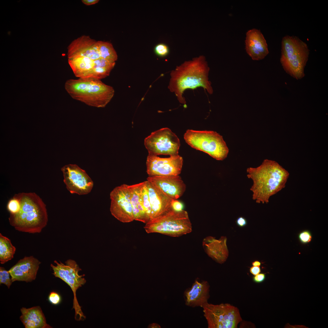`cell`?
I'll list each match as a JSON object with an SVG mask.
<instances>
[{
    "label": "cell",
    "instance_id": "6da1fadb",
    "mask_svg": "<svg viewBox=\"0 0 328 328\" xmlns=\"http://www.w3.org/2000/svg\"><path fill=\"white\" fill-rule=\"evenodd\" d=\"M68 62L76 77L101 80L108 76L118 59L109 42L96 41L83 35L68 48Z\"/></svg>",
    "mask_w": 328,
    "mask_h": 328
},
{
    "label": "cell",
    "instance_id": "7a4b0ae2",
    "mask_svg": "<svg viewBox=\"0 0 328 328\" xmlns=\"http://www.w3.org/2000/svg\"><path fill=\"white\" fill-rule=\"evenodd\" d=\"M209 70L203 56L186 61L171 72L168 88L174 93L179 102L184 105L186 102L183 94L186 89L202 87L212 94L213 90L208 78Z\"/></svg>",
    "mask_w": 328,
    "mask_h": 328
},
{
    "label": "cell",
    "instance_id": "3957f363",
    "mask_svg": "<svg viewBox=\"0 0 328 328\" xmlns=\"http://www.w3.org/2000/svg\"><path fill=\"white\" fill-rule=\"evenodd\" d=\"M246 171L247 176L253 181L250 189L252 199L258 203H268L271 196L285 187L289 176L278 163L268 159L257 167L248 168Z\"/></svg>",
    "mask_w": 328,
    "mask_h": 328
},
{
    "label": "cell",
    "instance_id": "277c9868",
    "mask_svg": "<svg viewBox=\"0 0 328 328\" xmlns=\"http://www.w3.org/2000/svg\"><path fill=\"white\" fill-rule=\"evenodd\" d=\"M19 201L20 208L15 214H10V224L19 231L40 233L47 225L48 216L46 205L34 192L20 193L14 195Z\"/></svg>",
    "mask_w": 328,
    "mask_h": 328
},
{
    "label": "cell",
    "instance_id": "5b68a950",
    "mask_svg": "<svg viewBox=\"0 0 328 328\" xmlns=\"http://www.w3.org/2000/svg\"><path fill=\"white\" fill-rule=\"evenodd\" d=\"M67 92L73 99L97 108H104L114 96V91L101 80L93 78L71 79L65 84Z\"/></svg>",
    "mask_w": 328,
    "mask_h": 328
},
{
    "label": "cell",
    "instance_id": "8992f818",
    "mask_svg": "<svg viewBox=\"0 0 328 328\" xmlns=\"http://www.w3.org/2000/svg\"><path fill=\"white\" fill-rule=\"evenodd\" d=\"M309 53L307 44L297 37L287 35L283 37L280 63L285 72L292 77L299 80L304 77Z\"/></svg>",
    "mask_w": 328,
    "mask_h": 328
},
{
    "label": "cell",
    "instance_id": "52a82bcc",
    "mask_svg": "<svg viewBox=\"0 0 328 328\" xmlns=\"http://www.w3.org/2000/svg\"><path fill=\"white\" fill-rule=\"evenodd\" d=\"M148 233H158L178 237L190 233L192 225L187 211H176L172 209L161 217L145 224Z\"/></svg>",
    "mask_w": 328,
    "mask_h": 328
},
{
    "label": "cell",
    "instance_id": "ba28073f",
    "mask_svg": "<svg viewBox=\"0 0 328 328\" xmlns=\"http://www.w3.org/2000/svg\"><path fill=\"white\" fill-rule=\"evenodd\" d=\"M192 147L207 153L218 160L227 156L229 149L222 136L216 132L188 129L184 136Z\"/></svg>",
    "mask_w": 328,
    "mask_h": 328
},
{
    "label": "cell",
    "instance_id": "9c48e42d",
    "mask_svg": "<svg viewBox=\"0 0 328 328\" xmlns=\"http://www.w3.org/2000/svg\"><path fill=\"white\" fill-rule=\"evenodd\" d=\"M54 265H50L53 270V275L55 277L59 278L66 283L70 287L73 294V309L75 311V319L77 320H82L86 318L82 311L81 306L79 305L76 297L77 290L82 287L86 282V280L84 277V275H80L78 272L81 269L76 262L72 259H68L65 261V264L54 261Z\"/></svg>",
    "mask_w": 328,
    "mask_h": 328
},
{
    "label": "cell",
    "instance_id": "30bf717a",
    "mask_svg": "<svg viewBox=\"0 0 328 328\" xmlns=\"http://www.w3.org/2000/svg\"><path fill=\"white\" fill-rule=\"evenodd\" d=\"M208 328H237L242 319L238 309L228 303H207L202 307Z\"/></svg>",
    "mask_w": 328,
    "mask_h": 328
},
{
    "label": "cell",
    "instance_id": "8fae6325",
    "mask_svg": "<svg viewBox=\"0 0 328 328\" xmlns=\"http://www.w3.org/2000/svg\"><path fill=\"white\" fill-rule=\"evenodd\" d=\"M144 144L149 154L155 155H178L180 146L177 135L167 128L151 133L145 139Z\"/></svg>",
    "mask_w": 328,
    "mask_h": 328
},
{
    "label": "cell",
    "instance_id": "7c38bea8",
    "mask_svg": "<svg viewBox=\"0 0 328 328\" xmlns=\"http://www.w3.org/2000/svg\"><path fill=\"white\" fill-rule=\"evenodd\" d=\"M111 214L123 223L134 220L128 185L123 184L115 187L110 194Z\"/></svg>",
    "mask_w": 328,
    "mask_h": 328
},
{
    "label": "cell",
    "instance_id": "4fadbf2b",
    "mask_svg": "<svg viewBox=\"0 0 328 328\" xmlns=\"http://www.w3.org/2000/svg\"><path fill=\"white\" fill-rule=\"evenodd\" d=\"M183 159L179 155L163 158L149 154L146 162L149 176H177L180 173Z\"/></svg>",
    "mask_w": 328,
    "mask_h": 328
},
{
    "label": "cell",
    "instance_id": "5bb4252c",
    "mask_svg": "<svg viewBox=\"0 0 328 328\" xmlns=\"http://www.w3.org/2000/svg\"><path fill=\"white\" fill-rule=\"evenodd\" d=\"M63 181L71 193L87 194L90 192L93 182L85 170L75 164H68L61 168Z\"/></svg>",
    "mask_w": 328,
    "mask_h": 328
},
{
    "label": "cell",
    "instance_id": "9a60e30c",
    "mask_svg": "<svg viewBox=\"0 0 328 328\" xmlns=\"http://www.w3.org/2000/svg\"><path fill=\"white\" fill-rule=\"evenodd\" d=\"M40 262L32 256L20 259L8 271L12 281L31 282L35 279Z\"/></svg>",
    "mask_w": 328,
    "mask_h": 328
},
{
    "label": "cell",
    "instance_id": "2e32d148",
    "mask_svg": "<svg viewBox=\"0 0 328 328\" xmlns=\"http://www.w3.org/2000/svg\"><path fill=\"white\" fill-rule=\"evenodd\" d=\"M147 180L173 200L181 196L186 189L185 185L179 176H149Z\"/></svg>",
    "mask_w": 328,
    "mask_h": 328
},
{
    "label": "cell",
    "instance_id": "e0dca14e",
    "mask_svg": "<svg viewBox=\"0 0 328 328\" xmlns=\"http://www.w3.org/2000/svg\"><path fill=\"white\" fill-rule=\"evenodd\" d=\"M210 289V285L207 281L196 278L191 286L184 291L185 305L192 308H202L208 303Z\"/></svg>",
    "mask_w": 328,
    "mask_h": 328
},
{
    "label": "cell",
    "instance_id": "ac0fdd59",
    "mask_svg": "<svg viewBox=\"0 0 328 328\" xmlns=\"http://www.w3.org/2000/svg\"><path fill=\"white\" fill-rule=\"evenodd\" d=\"M245 45L247 53L253 60H261L269 53L266 40L258 29H252L247 32Z\"/></svg>",
    "mask_w": 328,
    "mask_h": 328
},
{
    "label": "cell",
    "instance_id": "d6986e66",
    "mask_svg": "<svg viewBox=\"0 0 328 328\" xmlns=\"http://www.w3.org/2000/svg\"><path fill=\"white\" fill-rule=\"evenodd\" d=\"M146 181L152 208V221L161 217L172 209L171 203L173 199L151 183Z\"/></svg>",
    "mask_w": 328,
    "mask_h": 328
},
{
    "label": "cell",
    "instance_id": "ffe728a7",
    "mask_svg": "<svg viewBox=\"0 0 328 328\" xmlns=\"http://www.w3.org/2000/svg\"><path fill=\"white\" fill-rule=\"evenodd\" d=\"M20 319L25 328H51L47 324L45 315L39 306L20 309Z\"/></svg>",
    "mask_w": 328,
    "mask_h": 328
},
{
    "label": "cell",
    "instance_id": "44dd1931",
    "mask_svg": "<svg viewBox=\"0 0 328 328\" xmlns=\"http://www.w3.org/2000/svg\"><path fill=\"white\" fill-rule=\"evenodd\" d=\"M224 238L219 240L209 236L204 239L203 246L205 251L209 256L220 264L226 260L227 255L226 254Z\"/></svg>",
    "mask_w": 328,
    "mask_h": 328
},
{
    "label": "cell",
    "instance_id": "7402d4cb",
    "mask_svg": "<svg viewBox=\"0 0 328 328\" xmlns=\"http://www.w3.org/2000/svg\"><path fill=\"white\" fill-rule=\"evenodd\" d=\"M134 220L147 222L141 194V183L128 185Z\"/></svg>",
    "mask_w": 328,
    "mask_h": 328
},
{
    "label": "cell",
    "instance_id": "603a6c76",
    "mask_svg": "<svg viewBox=\"0 0 328 328\" xmlns=\"http://www.w3.org/2000/svg\"><path fill=\"white\" fill-rule=\"evenodd\" d=\"M16 251L10 240L0 233V262L4 264L12 259Z\"/></svg>",
    "mask_w": 328,
    "mask_h": 328
},
{
    "label": "cell",
    "instance_id": "cb8c5ba5",
    "mask_svg": "<svg viewBox=\"0 0 328 328\" xmlns=\"http://www.w3.org/2000/svg\"><path fill=\"white\" fill-rule=\"evenodd\" d=\"M141 183V194L147 222L152 220V210L150 201L146 181Z\"/></svg>",
    "mask_w": 328,
    "mask_h": 328
},
{
    "label": "cell",
    "instance_id": "d4e9b609",
    "mask_svg": "<svg viewBox=\"0 0 328 328\" xmlns=\"http://www.w3.org/2000/svg\"><path fill=\"white\" fill-rule=\"evenodd\" d=\"M7 208L10 214H15L18 213L20 208L19 200L14 196L9 201Z\"/></svg>",
    "mask_w": 328,
    "mask_h": 328
},
{
    "label": "cell",
    "instance_id": "484cf974",
    "mask_svg": "<svg viewBox=\"0 0 328 328\" xmlns=\"http://www.w3.org/2000/svg\"><path fill=\"white\" fill-rule=\"evenodd\" d=\"M10 274L8 271H7L2 267H0V284H3L9 288L13 282L10 277Z\"/></svg>",
    "mask_w": 328,
    "mask_h": 328
},
{
    "label": "cell",
    "instance_id": "4316f807",
    "mask_svg": "<svg viewBox=\"0 0 328 328\" xmlns=\"http://www.w3.org/2000/svg\"><path fill=\"white\" fill-rule=\"evenodd\" d=\"M155 51L156 54L160 56H164L167 55L169 52L168 46L163 43H160L155 47Z\"/></svg>",
    "mask_w": 328,
    "mask_h": 328
},
{
    "label": "cell",
    "instance_id": "83f0119b",
    "mask_svg": "<svg viewBox=\"0 0 328 328\" xmlns=\"http://www.w3.org/2000/svg\"><path fill=\"white\" fill-rule=\"evenodd\" d=\"M61 297L58 293L52 291L50 292L48 296V300L53 305L59 304L61 301Z\"/></svg>",
    "mask_w": 328,
    "mask_h": 328
},
{
    "label": "cell",
    "instance_id": "f1b7e54d",
    "mask_svg": "<svg viewBox=\"0 0 328 328\" xmlns=\"http://www.w3.org/2000/svg\"><path fill=\"white\" fill-rule=\"evenodd\" d=\"M299 238L300 241L304 244L310 242L312 238L310 232L308 231L301 232L299 234Z\"/></svg>",
    "mask_w": 328,
    "mask_h": 328
},
{
    "label": "cell",
    "instance_id": "f546056e",
    "mask_svg": "<svg viewBox=\"0 0 328 328\" xmlns=\"http://www.w3.org/2000/svg\"><path fill=\"white\" fill-rule=\"evenodd\" d=\"M172 209L176 211H180L183 210V205L180 201L176 200H173L171 203Z\"/></svg>",
    "mask_w": 328,
    "mask_h": 328
},
{
    "label": "cell",
    "instance_id": "4dcf8cb0",
    "mask_svg": "<svg viewBox=\"0 0 328 328\" xmlns=\"http://www.w3.org/2000/svg\"><path fill=\"white\" fill-rule=\"evenodd\" d=\"M266 275L265 273H259L253 277V280L256 283H260L263 282L265 279Z\"/></svg>",
    "mask_w": 328,
    "mask_h": 328
},
{
    "label": "cell",
    "instance_id": "1f68e13d",
    "mask_svg": "<svg viewBox=\"0 0 328 328\" xmlns=\"http://www.w3.org/2000/svg\"><path fill=\"white\" fill-rule=\"evenodd\" d=\"M236 222L237 225L240 227H242L245 226L247 224L246 219L243 217H240L236 220Z\"/></svg>",
    "mask_w": 328,
    "mask_h": 328
},
{
    "label": "cell",
    "instance_id": "d6a6232c",
    "mask_svg": "<svg viewBox=\"0 0 328 328\" xmlns=\"http://www.w3.org/2000/svg\"><path fill=\"white\" fill-rule=\"evenodd\" d=\"M249 271L251 273L255 275L260 273L261 270L259 266H253L250 268Z\"/></svg>",
    "mask_w": 328,
    "mask_h": 328
},
{
    "label": "cell",
    "instance_id": "836d02e7",
    "mask_svg": "<svg viewBox=\"0 0 328 328\" xmlns=\"http://www.w3.org/2000/svg\"><path fill=\"white\" fill-rule=\"evenodd\" d=\"M99 0H82V2L87 5H91L97 3Z\"/></svg>",
    "mask_w": 328,
    "mask_h": 328
},
{
    "label": "cell",
    "instance_id": "e575fe53",
    "mask_svg": "<svg viewBox=\"0 0 328 328\" xmlns=\"http://www.w3.org/2000/svg\"><path fill=\"white\" fill-rule=\"evenodd\" d=\"M148 327L150 328H160L161 326L159 324L155 323H153L149 324L148 326Z\"/></svg>",
    "mask_w": 328,
    "mask_h": 328
},
{
    "label": "cell",
    "instance_id": "d590c367",
    "mask_svg": "<svg viewBox=\"0 0 328 328\" xmlns=\"http://www.w3.org/2000/svg\"><path fill=\"white\" fill-rule=\"evenodd\" d=\"M252 265L253 266L260 267L261 265V262L258 261L256 260L252 263Z\"/></svg>",
    "mask_w": 328,
    "mask_h": 328
}]
</instances>
